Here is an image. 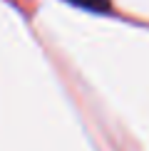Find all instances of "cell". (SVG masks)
Listing matches in <instances>:
<instances>
[{"label": "cell", "instance_id": "obj_1", "mask_svg": "<svg viewBox=\"0 0 149 151\" xmlns=\"http://www.w3.org/2000/svg\"><path fill=\"white\" fill-rule=\"evenodd\" d=\"M67 3L87 8V10H107L109 8V0H67Z\"/></svg>", "mask_w": 149, "mask_h": 151}]
</instances>
